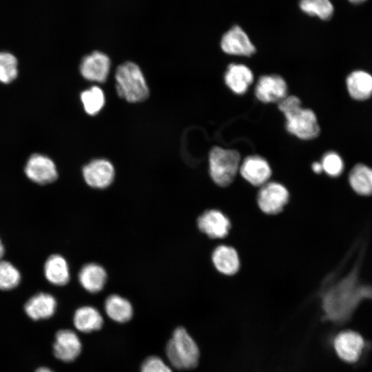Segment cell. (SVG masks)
<instances>
[{
    "mask_svg": "<svg viewBox=\"0 0 372 372\" xmlns=\"http://www.w3.org/2000/svg\"><path fill=\"white\" fill-rule=\"evenodd\" d=\"M299 6L306 14L322 20L329 19L333 13V6L330 0H300Z\"/></svg>",
    "mask_w": 372,
    "mask_h": 372,
    "instance_id": "obj_25",
    "label": "cell"
},
{
    "mask_svg": "<svg viewBox=\"0 0 372 372\" xmlns=\"http://www.w3.org/2000/svg\"><path fill=\"white\" fill-rule=\"evenodd\" d=\"M25 173L30 180L41 185L53 182L58 176L53 161L41 154H34L29 158Z\"/></svg>",
    "mask_w": 372,
    "mask_h": 372,
    "instance_id": "obj_14",
    "label": "cell"
},
{
    "mask_svg": "<svg viewBox=\"0 0 372 372\" xmlns=\"http://www.w3.org/2000/svg\"><path fill=\"white\" fill-rule=\"evenodd\" d=\"M287 83L278 74L262 76L255 87V95L262 103L279 102L287 96Z\"/></svg>",
    "mask_w": 372,
    "mask_h": 372,
    "instance_id": "obj_10",
    "label": "cell"
},
{
    "mask_svg": "<svg viewBox=\"0 0 372 372\" xmlns=\"http://www.w3.org/2000/svg\"><path fill=\"white\" fill-rule=\"evenodd\" d=\"M239 172L251 185L260 187L268 182L271 175L269 163L258 155L246 157L240 165Z\"/></svg>",
    "mask_w": 372,
    "mask_h": 372,
    "instance_id": "obj_9",
    "label": "cell"
},
{
    "mask_svg": "<svg viewBox=\"0 0 372 372\" xmlns=\"http://www.w3.org/2000/svg\"><path fill=\"white\" fill-rule=\"evenodd\" d=\"M83 176L90 187L104 189L113 182L115 170L110 161L104 158H97L83 167Z\"/></svg>",
    "mask_w": 372,
    "mask_h": 372,
    "instance_id": "obj_7",
    "label": "cell"
},
{
    "mask_svg": "<svg viewBox=\"0 0 372 372\" xmlns=\"http://www.w3.org/2000/svg\"><path fill=\"white\" fill-rule=\"evenodd\" d=\"M211 260L216 270L226 276L236 273L240 268L238 252L229 245L216 247L211 254Z\"/></svg>",
    "mask_w": 372,
    "mask_h": 372,
    "instance_id": "obj_17",
    "label": "cell"
},
{
    "mask_svg": "<svg viewBox=\"0 0 372 372\" xmlns=\"http://www.w3.org/2000/svg\"><path fill=\"white\" fill-rule=\"evenodd\" d=\"M352 189L359 195H372V169L364 164L355 165L349 175Z\"/></svg>",
    "mask_w": 372,
    "mask_h": 372,
    "instance_id": "obj_23",
    "label": "cell"
},
{
    "mask_svg": "<svg viewBox=\"0 0 372 372\" xmlns=\"http://www.w3.org/2000/svg\"><path fill=\"white\" fill-rule=\"evenodd\" d=\"M166 355L172 365L178 369H190L198 364L199 349L183 327H178L166 346Z\"/></svg>",
    "mask_w": 372,
    "mask_h": 372,
    "instance_id": "obj_3",
    "label": "cell"
},
{
    "mask_svg": "<svg viewBox=\"0 0 372 372\" xmlns=\"http://www.w3.org/2000/svg\"><path fill=\"white\" fill-rule=\"evenodd\" d=\"M333 348L337 355L347 362H355L360 357L364 342L356 331L347 330L340 332L333 340Z\"/></svg>",
    "mask_w": 372,
    "mask_h": 372,
    "instance_id": "obj_6",
    "label": "cell"
},
{
    "mask_svg": "<svg viewBox=\"0 0 372 372\" xmlns=\"http://www.w3.org/2000/svg\"><path fill=\"white\" fill-rule=\"evenodd\" d=\"M3 252H4V249L0 240V259L2 257Z\"/></svg>",
    "mask_w": 372,
    "mask_h": 372,
    "instance_id": "obj_32",
    "label": "cell"
},
{
    "mask_svg": "<svg viewBox=\"0 0 372 372\" xmlns=\"http://www.w3.org/2000/svg\"><path fill=\"white\" fill-rule=\"evenodd\" d=\"M118 95L130 103L145 101L149 96L144 75L138 65L127 61L121 64L115 73Z\"/></svg>",
    "mask_w": 372,
    "mask_h": 372,
    "instance_id": "obj_2",
    "label": "cell"
},
{
    "mask_svg": "<svg viewBox=\"0 0 372 372\" xmlns=\"http://www.w3.org/2000/svg\"><path fill=\"white\" fill-rule=\"evenodd\" d=\"M222 50L231 55L249 56L255 52V46L245 32L239 26L234 25L222 37Z\"/></svg>",
    "mask_w": 372,
    "mask_h": 372,
    "instance_id": "obj_13",
    "label": "cell"
},
{
    "mask_svg": "<svg viewBox=\"0 0 372 372\" xmlns=\"http://www.w3.org/2000/svg\"><path fill=\"white\" fill-rule=\"evenodd\" d=\"M321 164L323 171L332 177L340 175L344 169L342 159L334 152L326 153L322 157Z\"/></svg>",
    "mask_w": 372,
    "mask_h": 372,
    "instance_id": "obj_28",
    "label": "cell"
},
{
    "mask_svg": "<svg viewBox=\"0 0 372 372\" xmlns=\"http://www.w3.org/2000/svg\"><path fill=\"white\" fill-rule=\"evenodd\" d=\"M107 279L105 269L97 263H88L83 266L79 273L81 285L87 291L96 293L101 291Z\"/></svg>",
    "mask_w": 372,
    "mask_h": 372,
    "instance_id": "obj_18",
    "label": "cell"
},
{
    "mask_svg": "<svg viewBox=\"0 0 372 372\" xmlns=\"http://www.w3.org/2000/svg\"><path fill=\"white\" fill-rule=\"evenodd\" d=\"M254 81L251 70L243 64L231 63L225 74L227 86L236 94H243Z\"/></svg>",
    "mask_w": 372,
    "mask_h": 372,
    "instance_id": "obj_16",
    "label": "cell"
},
{
    "mask_svg": "<svg viewBox=\"0 0 372 372\" xmlns=\"http://www.w3.org/2000/svg\"><path fill=\"white\" fill-rule=\"evenodd\" d=\"M19 281V271L10 262L0 261V289H13L17 286Z\"/></svg>",
    "mask_w": 372,
    "mask_h": 372,
    "instance_id": "obj_27",
    "label": "cell"
},
{
    "mask_svg": "<svg viewBox=\"0 0 372 372\" xmlns=\"http://www.w3.org/2000/svg\"><path fill=\"white\" fill-rule=\"evenodd\" d=\"M56 308V299L50 294L40 293L30 298L24 306L27 316L33 320L52 317Z\"/></svg>",
    "mask_w": 372,
    "mask_h": 372,
    "instance_id": "obj_15",
    "label": "cell"
},
{
    "mask_svg": "<svg viewBox=\"0 0 372 372\" xmlns=\"http://www.w3.org/2000/svg\"><path fill=\"white\" fill-rule=\"evenodd\" d=\"M350 96L356 100H366L372 95V76L362 70L351 72L347 79Z\"/></svg>",
    "mask_w": 372,
    "mask_h": 372,
    "instance_id": "obj_20",
    "label": "cell"
},
{
    "mask_svg": "<svg viewBox=\"0 0 372 372\" xmlns=\"http://www.w3.org/2000/svg\"><path fill=\"white\" fill-rule=\"evenodd\" d=\"M351 3H361L364 2L366 0H349Z\"/></svg>",
    "mask_w": 372,
    "mask_h": 372,
    "instance_id": "obj_33",
    "label": "cell"
},
{
    "mask_svg": "<svg viewBox=\"0 0 372 372\" xmlns=\"http://www.w3.org/2000/svg\"><path fill=\"white\" fill-rule=\"evenodd\" d=\"M81 100L85 112L91 116L98 114L105 102L104 93L98 86H92L82 92Z\"/></svg>",
    "mask_w": 372,
    "mask_h": 372,
    "instance_id": "obj_24",
    "label": "cell"
},
{
    "mask_svg": "<svg viewBox=\"0 0 372 372\" xmlns=\"http://www.w3.org/2000/svg\"><path fill=\"white\" fill-rule=\"evenodd\" d=\"M311 169L316 174H320L323 171L322 164L319 162L313 163Z\"/></svg>",
    "mask_w": 372,
    "mask_h": 372,
    "instance_id": "obj_30",
    "label": "cell"
},
{
    "mask_svg": "<svg viewBox=\"0 0 372 372\" xmlns=\"http://www.w3.org/2000/svg\"><path fill=\"white\" fill-rule=\"evenodd\" d=\"M289 193L282 184L267 182L261 186L257 198L260 210L269 215L277 214L289 201Z\"/></svg>",
    "mask_w": 372,
    "mask_h": 372,
    "instance_id": "obj_5",
    "label": "cell"
},
{
    "mask_svg": "<svg viewBox=\"0 0 372 372\" xmlns=\"http://www.w3.org/2000/svg\"><path fill=\"white\" fill-rule=\"evenodd\" d=\"M17 76V61L8 52H0V82L8 83Z\"/></svg>",
    "mask_w": 372,
    "mask_h": 372,
    "instance_id": "obj_26",
    "label": "cell"
},
{
    "mask_svg": "<svg viewBox=\"0 0 372 372\" xmlns=\"http://www.w3.org/2000/svg\"><path fill=\"white\" fill-rule=\"evenodd\" d=\"M34 372H54L51 369L46 366H41L38 368Z\"/></svg>",
    "mask_w": 372,
    "mask_h": 372,
    "instance_id": "obj_31",
    "label": "cell"
},
{
    "mask_svg": "<svg viewBox=\"0 0 372 372\" xmlns=\"http://www.w3.org/2000/svg\"><path fill=\"white\" fill-rule=\"evenodd\" d=\"M110 65V60L107 54L94 51L83 58L80 72L87 80L102 83L107 78Z\"/></svg>",
    "mask_w": 372,
    "mask_h": 372,
    "instance_id": "obj_11",
    "label": "cell"
},
{
    "mask_svg": "<svg viewBox=\"0 0 372 372\" xmlns=\"http://www.w3.org/2000/svg\"><path fill=\"white\" fill-rule=\"evenodd\" d=\"M81 349V342L74 331L61 329L56 333L52 351L58 360L64 362H72L79 355Z\"/></svg>",
    "mask_w": 372,
    "mask_h": 372,
    "instance_id": "obj_8",
    "label": "cell"
},
{
    "mask_svg": "<svg viewBox=\"0 0 372 372\" xmlns=\"http://www.w3.org/2000/svg\"><path fill=\"white\" fill-rule=\"evenodd\" d=\"M240 165V156L234 149L214 147L209 156V174L213 181L220 187L230 185Z\"/></svg>",
    "mask_w": 372,
    "mask_h": 372,
    "instance_id": "obj_4",
    "label": "cell"
},
{
    "mask_svg": "<svg viewBox=\"0 0 372 372\" xmlns=\"http://www.w3.org/2000/svg\"><path fill=\"white\" fill-rule=\"evenodd\" d=\"M198 229L208 237L214 239L225 238L229 233L231 224L229 218L218 209H208L198 218Z\"/></svg>",
    "mask_w": 372,
    "mask_h": 372,
    "instance_id": "obj_12",
    "label": "cell"
},
{
    "mask_svg": "<svg viewBox=\"0 0 372 372\" xmlns=\"http://www.w3.org/2000/svg\"><path fill=\"white\" fill-rule=\"evenodd\" d=\"M104 309L110 319L120 323L129 321L133 316L130 302L117 294L110 295L106 298Z\"/></svg>",
    "mask_w": 372,
    "mask_h": 372,
    "instance_id": "obj_21",
    "label": "cell"
},
{
    "mask_svg": "<svg viewBox=\"0 0 372 372\" xmlns=\"http://www.w3.org/2000/svg\"><path fill=\"white\" fill-rule=\"evenodd\" d=\"M75 328L83 333L99 330L103 324V316L94 307L83 306L75 311L73 316Z\"/></svg>",
    "mask_w": 372,
    "mask_h": 372,
    "instance_id": "obj_19",
    "label": "cell"
},
{
    "mask_svg": "<svg viewBox=\"0 0 372 372\" xmlns=\"http://www.w3.org/2000/svg\"><path fill=\"white\" fill-rule=\"evenodd\" d=\"M141 372H172V371L159 357L150 356L143 362Z\"/></svg>",
    "mask_w": 372,
    "mask_h": 372,
    "instance_id": "obj_29",
    "label": "cell"
},
{
    "mask_svg": "<svg viewBox=\"0 0 372 372\" xmlns=\"http://www.w3.org/2000/svg\"><path fill=\"white\" fill-rule=\"evenodd\" d=\"M300 100L296 96H286L278 103V109L286 118L287 130L302 140L317 137L320 127L315 113L301 107Z\"/></svg>",
    "mask_w": 372,
    "mask_h": 372,
    "instance_id": "obj_1",
    "label": "cell"
},
{
    "mask_svg": "<svg viewBox=\"0 0 372 372\" xmlns=\"http://www.w3.org/2000/svg\"><path fill=\"white\" fill-rule=\"evenodd\" d=\"M44 271L47 280L55 285H65L70 280L68 262L60 255L50 256L45 264Z\"/></svg>",
    "mask_w": 372,
    "mask_h": 372,
    "instance_id": "obj_22",
    "label": "cell"
}]
</instances>
